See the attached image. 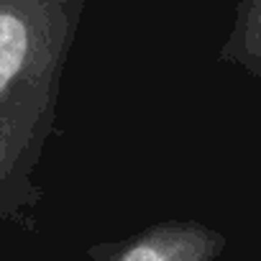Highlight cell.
<instances>
[{
	"instance_id": "3",
	"label": "cell",
	"mask_w": 261,
	"mask_h": 261,
	"mask_svg": "<svg viewBox=\"0 0 261 261\" xmlns=\"http://www.w3.org/2000/svg\"><path fill=\"white\" fill-rule=\"evenodd\" d=\"M218 59L261 80V0H241L236 6L233 29Z\"/></svg>"
},
{
	"instance_id": "2",
	"label": "cell",
	"mask_w": 261,
	"mask_h": 261,
	"mask_svg": "<svg viewBox=\"0 0 261 261\" xmlns=\"http://www.w3.org/2000/svg\"><path fill=\"white\" fill-rule=\"evenodd\" d=\"M225 236L197 220H162L115 243H92V261H215Z\"/></svg>"
},
{
	"instance_id": "1",
	"label": "cell",
	"mask_w": 261,
	"mask_h": 261,
	"mask_svg": "<svg viewBox=\"0 0 261 261\" xmlns=\"http://www.w3.org/2000/svg\"><path fill=\"white\" fill-rule=\"evenodd\" d=\"M85 0H0V223L34 228L36 169L57 130L62 74Z\"/></svg>"
}]
</instances>
